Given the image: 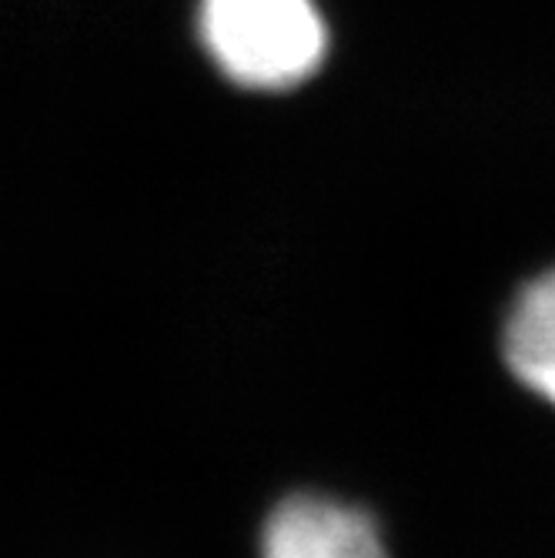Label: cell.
Segmentation results:
<instances>
[{
    "label": "cell",
    "mask_w": 555,
    "mask_h": 558,
    "mask_svg": "<svg viewBox=\"0 0 555 558\" xmlns=\"http://www.w3.org/2000/svg\"><path fill=\"white\" fill-rule=\"evenodd\" d=\"M258 558H388L375 512L322 492L285 495L258 535Z\"/></svg>",
    "instance_id": "obj_2"
},
{
    "label": "cell",
    "mask_w": 555,
    "mask_h": 558,
    "mask_svg": "<svg viewBox=\"0 0 555 558\" xmlns=\"http://www.w3.org/2000/svg\"><path fill=\"white\" fill-rule=\"evenodd\" d=\"M502 359L529 391L555 404V268L516 294L502 328Z\"/></svg>",
    "instance_id": "obj_3"
},
{
    "label": "cell",
    "mask_w": 555,
    "mask_h": 558,
    "mask_svg": "<svg viewBox=\"0 0 555 558\" xmlns=\"http://www.w3.org/2000/svg\"><path fill=\"white\" fill-rule=\"evenodd\" d=\"M201 37L218 68L248 87H291L325 58V21L312 0H205Z\"/></svg>",
    "instance_id": "obj_1"
}]
</instances>
